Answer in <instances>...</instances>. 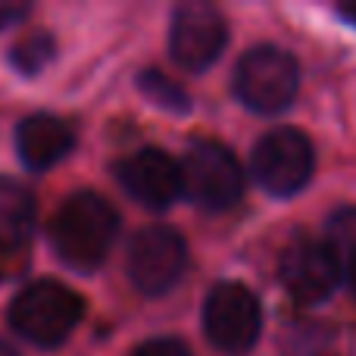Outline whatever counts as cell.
Segmentation results:
<instances>
[{"instance_id":"cell-17","label":"cell","mask_w":356,"mask_h":356,"mask_svg":"<svg viewBox=\"0 0 356 356\" xmlns=\"http://www.w3.org/2000/svg\"><path fill=\"white\" fill-rule=\"evenodd\" d=\"M29 13V6H19V3H0V29L13 25L16 19H22Z\"/></svg>"},{"instance_id":"cell-5","label":"cell","mask_w":356,"mask_h":356,"mask_svg":"<svg viewBox=\"0 0 356 356\" xmlns=\"http://www.w3.org/2000/svg\"><path fill=\"white\" fill-rule=\"evenodd\" d=\"M203 332L222 353H247L263 332V309L257 294L241 282L216 284L203 303Z\"/></svg>"},{"instance_id":"cell-8","label":"cell","mask_w":356,"mask_h":356,"mask_svg":"<svg viewBox=\"0 0 356 356\" xmlns=\"http://www.w3.org/2000/svg\"><path fill=\"white\" fill-rule=\"evenodd\" d=\"M228 41L225 19L209 3H184L175 10L169 29V47L178 66L188 72H203L222 56Z\"/></svg>"},{"instance_id":"cell-6","label":"cell","mask_w":356,"mask_h":356,"mask_svg":"<svg viewBox=\"0 0 356 356\" xmlns=\"http://www.w3.org/2000/svg\"><path fill=\"white\" fill-rule=\"evenodd\" d=\"M253 178L275 197H291L313 178V144L297 129H275L253 147Z\"/></svg>"},{"instance_id":"cell-1","label":"cell","mask_w":356,"mask_h":356,"mask_svg":"<svg viewBox=\"0 0 356 356\" xmlns=\"http://www.w3.org/2000/svg\"><path fill=\"white\" fill-rule=\"evenodd\" d=\"M119 232V216L94 191H79L56 209L50 222V241L56 257L81 272L97 269L106 259Z\"/></svg>"},{"instance_id":"cell-13","label":"cell","mask_w":356,"mask_h":356,"mask_svg":"<svg viewBox=\"0 0 356 356\" xmlns=\"http://www.w3.org/2000/svg\"><path fill=\"white\" fill-rule=\"evenodd\" d=\"M325 247L332 250L341 272L347 275L356 266V207H344L332 216L328 234H325Z\"/></svg>"},{"instance_id":"cell-14","label":"cell","mask_w":356,"mask_h":356,"mask_svg":"<svg viewBox=\"0 0 356 356\" xmlns=\"http://www.w3.org/2000/svg\"><path fill=\"white\" fill-rule=\"evenodd\" d=\"M54 56H56V44L47 31H31V35L19 38L10 50V63L22 75H38Z\"/></svg>"},{"instance_id":"cell-15","label":"cell","mask_w":356,"mask_h":356,"mask_svg":"<svg viewBox=\"0 0 356 356\" xmlns=\"http://www.w3.org/2000/svg\"><path fill=\"white\" fill-rule=\"evenodd\" d=\"M141 91L147 94L154 104H160V106H166V110H172V113H184V110H191V100L184 97V91L175 85V81H169L166 75H160V72H144V79H141Z\"/></svg>"},{"instance_id":"cell-18","label":"cell","mask_w":356,"mask_h":356,"mask_svg":"<svg viewBox=\"0 0 356 356\" xmlns=\"http://www.w3.org/2000/svg\"><path fill=\"white\" fill-rule=\"evenodd\" d=\"M0 356H19L16 350H13V347H6L3 341H0Z\"/></svg>"},{"instance_id":"cell-3","label":"cell","mask_w":356,"mask_h":356,"mask_svg":"<svg viewBox=\"0 0 356 356\" xmlns=\"http://www.w3.org/2000/svg\"><path fill=\"white\" fill-rule=\"evenodd\" d=\"M234 94L253 113H282L294 104L300 69L297 60L282 47L259 44L250 47L234 66Z\"/></svg>"},{"instance_id":"cell-16","label":"cell","mask_w":356,"mask_h":356,"mask_svg":"<svg viewBox=\"0 0 356 356\" xmlns=\"http://www.w3.org/2000/svg\"><path fill=\"white\" fill-rule=\"evenodd\" d=\"M135 356H191L178 338H150L135 350Z\"/></svg>"},{"instance_id":"cell-4","label":"cell","mask_w":356,"mask_h":356,"mask_svg":"<svg viewBox=\"0 0 356 356\" xmlns=\"http://www.w3.org/2000/svg\"><path fill=\"white\" fill-rule=\"evenodd\" d=\"M178 169H181V194H188L197 207L222 213L241 200L244 172H241V163L232 156V150L222 144L194 141L184 160L178 163Z\"/></svg>"},{"instance_id":"cell-10","label":"cell","mask_w":356,"mask_h":356,"mask_svg":"<svg viewBox=\"0 0 356 356\" xmlns=\"http://www.w3.org/2000/svg\"><path fill=\"white\" fill-rule=\"evenodd\" d=\"M116 178L125 194L147 209H169L181 197V169L160 147H144L119 160Z\"/></svg>"},{"instance_id":"cell-2","label":"cell","mask_w":356,"mask_h":356,"mask_svg":"<svg viewBox=\"0 0 356 356\" xmlns=\"http://www.w3.org/2000/svg\"><path fill=\"white\" fill-rule=\"evenodd\" d=\"M85 303L60 282H35L16 294L10 307V325L38 347H56L75 332Z\"/></svg>"},{"instance_id":"cell-9","label":"cell","mask_w":356,"mask_h":356,"mask_svg":"<svg viewBox=\"0 0 356 356\" xmlns=\"http://www.w3.org/2000/svg\"><path fill=\"white\" fill-rule=\"evenodd\" d=\"M341 278L344 272L325 241H294L282 257V282L288 294L303 307L325 303L338 291Z\"/></svg>"},{"instance_id":"cell-11","label":"cell","mask_w":356,"mask_h":356,"mask_svg":"<svg viewBox=\"0 0 356 356\" xmlns=\"http://www.w3.org/2000/svg\"><path fill=\"white\" fill-rule=\"evenodd\" d=\"M75 144V135L63 119L50 116V113H35V116L22 119L16 129V150L19 160L35 172L56 166L60 160H66L69 150Z\"/></svg>"},{"instance_id":"cell-19","label":"cell","mask_w":356,"mask_h":356,"mask_svg":"<svg viewBox=\"0 0 356 356\" xmlns=\"http://www.w3.org/2000/svg\"><path fill=\"white\" fill-rule=\"evenodd\" d=\"M347 275H350V282H353V291H356V266H353L350 272H347Z\"/></svg>"},{"instance_id":"cell-7","label":"cell","mask_w":356,"mask_h":356,"mask_svg":"<svg viewBox=\"0 0 356 356\" xmlns=\"http://www.w3.org/2000/svg\"><path fill=\"white\" fill-rule=\"evenodd\" d=\"M188 263V247H184L181 234L166 225H150L138 232L129 244V278L141 294L160 297L169 288H175L178 278Z\"/></svg>"},{"instance_id":"cell-12","label":"cell","mask_w":356,"mask_h":356,"mask_svg":"<svg viewBox=\"0 0 356 356\" xmlns=\"http://www.w3.org/2000/svg\"><path fill=\"white\" fill-rule=\"evenodd\" d=\"M35 228V197L13 178H0V253L19 250Z\"/></svg>"}]
</instances>
